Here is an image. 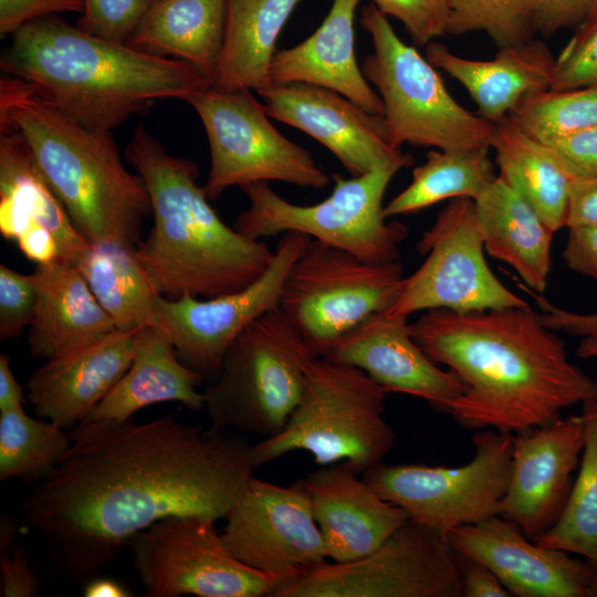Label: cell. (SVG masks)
<instances>
[{
	"label": "cell",
	"mask_w": 597,
	"mask_h": 597,
	"mask_svg": "<svg viewBox=\"0 0 597 597\" xmlns=\"http://www.w3.org/2000/svg\"><path fill=\"white\" fill-rule=\"evenodd\" d=\"M546 145L553 149L573 180L597 177V126Z\"/></svg>",
	"instance_id": "obj_43"
},
{
	"label": "cell",
	"mask_w": 597,
	"mask_h": 597,
	"mask_svg": "<svg viewBox=\"0 0 597 597\" xmlns=\"http://www.w3.org/2000/svg\"><path fill=\"white\" fill-rule=\"evenodd\" d=\"M71 444L72 438L62 427L33 418L24 408L0 411V480L41 482Z\"/></svg>",
	"instance_id": "obj_36"
},
{
	"label": "cell",
	"mask_w": 597,
	"mask_h": 597,
	"mask_svg": "<svg viewBox=\"0 0 597 597\" xmlns=\"http://www.w3.org/2000/svg\"><path fill=\"white\" fill-rule=\"evenodd\" d=\"M408 324L406 317L373 314L342 335L322 357L362 369L387 392L411 395L448 413L465 386L422 350Z\"/></svg>",
	"instance_id": "obj_21"
},
{
	"label": "cell",
	"mask_w": 597,
	"mask_h": 597,
	"mask_svg": "<svg viewBox=\"0 0 597 597\" xmlns=\"http://www.w3.org/2000/svg\"><path fill=\"white\" fill-rule=\"evenodd\" d=\"M0 67L65 116L103 132L158 100L187 102L212 86L209 75L186 61L93 35L51 15L12 34Z\"/></svg>",
	"instance_id": "obj_3"
},
{
	"label": "cell",
	"mask_w": 597,
	"mask_h": 597,
	"mask_svg": "<svg viewBox=\"0 0 597 597\" xmlns=\"http://www.w3.org/2000/svg\"><path fill=\"white\" fill-rule=\"evenodd\" d=\"M21 252L36 264H44L60 258V251L53 234L44 226L33 220L17 238Z\"/></svg>",
	"instance_id": "obj_51"
},
{
	"label": "cell",
	"mask_w": 597,
	"mask_h": 597,
	"mask_svg": "<svg viewBox=\"0 0 597 597\" xmlns=\"http://www.w3.org/2000/svg\"><path fill=\"white\" fill-rule=\"evenodd\" d=\"M84 0H0V35L14 34L25 23L53 13H82Z\"/></svg>",
	"instance_id": "obj_45"
},
{
	"label": "cell",
	"mask_w": 597,
	"mask_h": 597,
	"mask_svg": "<svg viewBox=\"0 0 597 597\" xmlns=\"http://www.w3.org/2000/svg\"><path fill=\"white\" fill-rule=\"evenodd\" d=\"M256 93L271 118L320 142L352 177L413 164L410 154L390 144L383 116L335 91L306 83H269Z\"/></svg>",
	"instance_id": "obj_18"
},
{
	"label": "cell",
	"mask_w": 597,
	"mask_h": 597,
	"mask_svg": "<svg viewBox=\"0 0 597 597\" xmlns=\"http://www.w3.org/2000/svg\"><path fill=\"white\" fill-rule=\"evenodd\" d=\"M417 250L426 260L404 279L397 301L384 312L387 316L408 318L437 308L458 313L531 308L488 265L474 200L451 199L423 232Z\"/></svg>",
	"instance_id": "obj_14"
},
{
	"label": "cell",
	"mask_w": 597,
	"mask_h": 597,
	"mask_svg": "<svg viewBox=\"0 0 597 597\" xmlns=\"http://www.w3.org/2000/svg\"><path fill=\"white\" fill-rule=\"evenodd\" d=\"M75 264L118 331L156 326L161 295L135 249L112 242L91 243Z\"/></svg>",
	"instance_id": "obj_32"
},
{
	"label": "cell",
	"mask_w": 597,
	"mask_h": 597,
	"mask_svg": "<svg viewBox=\"0 0 597 597\" xmlns=\"http://www.w3.org/2000/svg\"><path fill=\"white\" fill-rule=\"evenodd\" d=\"M55 470L23 500L25 524L75 585L100 576L129 540L172 515L226 519L254 476L243 433L180 422H83Z\"/></svg>",
	"instance_id": "obj_1"
},
{
	"label": "cell",
	"mask_w": 597,
	"mask_h": 597,
	"mask_svg": "<svg viewBox=\"0 0 597 597\" xmlns=\"http://www.w3.org/2000/svg\"><path fill=\"white\" fill-rule=\"evenodd\" d=\"M410 335L465 390L449 415L462 427L516 434L553 423L565 408L597 399V381L531 308L430 310Z\"/></svg>",
	"instance_id": "obj_2"
},
{
	"label": "cell",
	"mask_w": 597,
	"mask_h": 597,
	"mask_svg": "<svg viewBox=\"0 0 597 597\" xmlns=\"http://www.w3.org/2000/svg\"><path fill=\"white\" fill-rule=\"evenodd\" d=\"M226 520V546L256 570L283 578L327 561L310 498L297 481L285 486L253 476Z\"/></svg>",
	"instance_id": "obj_17"
},
{
	"label": "cell",
	"mask_w": 597,
	"mask_h": 597,
	"mask_svg": "<svg viewBox=\"0 0 597 597\" xmlns=\"http://www.w3.org/2000/svg\"><path fill=\"white\" fill-rule=\"evenodd\" d=\"M386 17H392L405 27L417 46H426L447 33L449 0H373Z\"/></svg>",
	"instance_id": "obj_41"
},
{
	"label": "cell",
	"mask_w": 597,
	"mask_h": 597,
	"mask_svg": "<svg viewBox=\"0 0 597 597\" xmlns=\"http://www.w3.org/2000/svg\"><path fill=\"white\" fill-rule=\"evenodd\" d=\"M588 86H597V14L578 27L558 57H555L549 90Z\"/></svg>",
	"instance_id": "obj_39"
},
{
	"label": "cell",
	"mask_w": 597,
	"mask_h": 597,
	"mask_svg": "<svg viewBox=\"0 0 597 597\" xmlns=\"http://www.w3.org/2000/svg\"><path fill=\"white\" fill-rule=\"evenodd\" d=\"M18 532L19 528L17 522L8 515H2L0 521V554L10 549Z\"/></svg>",
	"instance_id": "obj_54"
},
{
	"label": "cell",
	"mask_w": 597,
	"mask_h": 597,
	"mask_svg": "<svg viewBox=\"0 0 597 597\" xmlns=\"http://www.w3.org/2000/svg\"><path fill=\"white\" fill-rule=\"evenodd\" d=\"M202 380L181 362L159 327H143L128 370L83 422L122 423L136 411L164 401L199 411L205 407L203 394L197 389Z\"/></svg>",
	"instance_id": "obj_27"
},
{
	"label": "cell",
	"mask_w": 597,
	"mask_h": 597,
	"mask_svg": "<svg viewBox=\"0 0 597 597\" xmlns=\"http://www.w3.org/2000/svg\"><path fill=\"white\" fill-rule=\"evenodd\" d=\"M30 276L38 293L28 335L32 356H67L117 331L72 261L57 258L38 264Z\"/></svg>",
	"instance_id": "obj_24"
},
{
	"label": "cell",
	"mask_w": 597,
	"mask_h": 597,
	"mask_svg": "<svg viewBox=\"0 0 597 597\" xmlns=\"http://www.w3.org/2000/svg\"><path fill=\"white\" fill-rule=\"evenodd\" d=\"M301 1L227 0L223 42L212 87L256 92L268 85L276 40Z\"/></svg>",
	"instance_id": "obj_29"
},
{
	"label": "cell",
	"mask_w": 597,
	"mask_h": 597,
	"mask_svg": "<svg viewBox=\"0 0 597 597\" xmlns=\"http://www.w3.org/2000/svg\"><path fill=\"white\" fill-rule=\"evenodd\" d=\"M459 558L462 597H513L496 575L486 566L460 554Z\"/></svg>",
	"instance_id": "obj_49"
},
{
	"label": "cell",
	"mask_w": 597,
	"mask_h": 597,
	"mask_svg": "<svg viewBox=\"0 0 597 597\" xmlns=\"http://www.w3.org/2000/svg\"><path fill=\"white\" fill-rule=\"evenodd\" d=\"M153 1L84 0L78 28L109 41L127 43Z\"/></svg>",
	"instance_id": "obj_40"
},
{
	"label": "cell",
	"mask_w": 597,
	"mask_h": 597,
	"mask_svg": "<svg viewBox=\"0 0 597 597\" xmlns=\"http://www.w3.org/2000/svg\"><path fill=\"white\" fill-rule=\"evenodd\" d=\"M597 14V0H536L535 31L551 36L565 28L579 27Z\"/></svg>",
	"instance_id": "obj_44"
},
{
	"label": "cell",
	"mask_w": 597,
	"mask_h": 597,
	"mask_svg": "<svg viewBox=\"0 0 597 597\" xmlns=\"http://www.w3.org/2000/svg\"><path fill=\"white\" fill-rule=\"evenodd\" d=\"M507 118L530 137L552 143L597 126V86L534 92Z\"/></svg>",
	"instance_id": "obj_37"
},
{
	"label": "cell",
	"mask_w": 597,
	"mask_h": 597,
	"mask_svg": "<svg viewBox=\"0 0 597 597\" xmlns=\"http://www.w3.org/2000/svg\"><path fill=\"white\" fill-rule=\"evenodd\" d=\"M0 583L2 597H32L38 594L40 582L29 566L23 546L12 545L0 554Z\"/></svg>",
	"instance_id": "obj_47"
},
{
	"label": "cell",
	"mask_w": 597,
	"mask_h": 597,
	"mask_svg": "<svg viewBox=\"0 0 597 597\" xmlns=\"http://www.w3.org/2000/svg\"><path fill=\"white\" fill-rule=\"evenodd\" d=\"M580 413L585 420V446L578 473L557 522L533 541L597 565V399L583 404Z\"/></svg>",
	"instance_id": "obj_35"
},
{
	"label": "cell",
	"mask_w": 597,
	"mask_h": 597,
	"mask_svg": "<svg viewBox=\"0 0 597 597\" xmlns=\"http://www.w3.org/2000/svg\"><path fill=\"white\" fill-rule=\"evenodd\" d=\"M362 0H333L322 24L295 46L275 52L270 83H306L335 91L365 111L383 116L380 96L355 55V13Z\"/></svg>",
	"instance_id": "obj_25"
},
{
	"label": "cell",
	"mask_w": 597,
	"mask_h": 597,
	"mask_svg": "<svg viewBox=\"0 0 597 597\" xmlns=\"http://www.w3.org/2000/svg\"><path fill=\"white\" fill-rule=\"evenodd\" d=\"M426 57L457 80L470 94L478 114L496 124L528 94L548 90L555 57L545 43L536 40L500 48L492 60L459 56L446 45L432 41Z\"/></svg>",
	"instance_id": "obj_26"
},
{
	"label": "cell",
	"mask_w": 597,
	"mask_h": 597,
	"mask_svg": "<svg viewBox=\"0 0 597 597\" xmlns=\"http://www.w3.org/2000/svg\"><path fill=\"white\" fill-rule=\"evenodd\" d=\"M85 597H127L132 594L118 582L100 576L88 580L83 588Z\"/></svg>",
	"instance_id": "obj_53"
},
{
	"label": "cell",
	"mask_w": 597,
	"mask_h": 597,
	"mask_svg": "<svg viewBox=\"0 0 597 597\" xmlns=\"http://www.w3.org/2000/svg\"><path fill=\"white\" fill-rule=\"evenodd\" d=\"M562 252L565 264L574 272L597 280V226L567 228Z\"/></svg>",
	"instance_id": "obj_48"
},
{
	"label": "cell",
	"mask_w": 597,
	"mask_h": 597,
	"mask_svg": "<svg viewBox=\"0 0 597 597\" xmlns=\"http://www.w3.org/2000/svg\"><path fill=\"white\" fill-rule=\"evenodd\" d=\"M577 355L582 358H597V336L583 337L577 347Z\"/></svg>",
	"instance_id": "obj_55"
},
{
	"label": "cell",
	"mask_w": 597,
	"mask_h": 597,
	"mask_svg": "<svg viewBox=\"0 0 597 597\" xmlns=\"http://www.w3.org/2000/svg\"><path fill=\"white\" fill-rule=\"evenodd\" d=\"M227 0H154L127 44L172 55L213 78L222 48Z\"/></svg>",
	"instance_id": "obj_30"
},
{
	"label": "cell",
	"mask_w": 597,
	"mask_h": 597,
	"mask_svg": "<svg viewBox=\"0 0 597 597\" xmlns=\"http://www.w3.org/2000/svg\"><path fill=\"white\" fill-rule=\"evenodd\" d=\"M19 130L75 229L91 243L135 249L150 198L125 167L111 132L82 126L45 103L24 81L0 80V130Z\"/></svg>",
	"instance_id": "obj_5"
},
{
	"label": "cell",
	"mask_w": 597,
	"mask_h": 597,
	"mask_svg": "<svg viewBox=\"0 0 597 597\" xmlns=\"http://www.w3.org/2000/svg\"><path fill=\"white\" fill-rule=\"evenodd\" d=\"M312 238L283 233L268 270L247 287L200 300L160 296L157 324L171 341L179 358L211 383L219 376L224 356L240 333L266 312L279 307L286 275Z\"/></svg>",
	"instance_id": "obj_16"
},
{
	"label": "cell",
	"mask_w": 597,
	"mask_h": 597,
	"mask_svg": "<svg viewBox=\"0 0 597 597\" xmlns=\"http://www.w3.org/2000/svg\"><path fill=\"white\" fill-rule=\"evenodd\" d=\"M491 147L501 176L557 232L566 228L573 178L553 149L505 117L494 124Z\"/></svg>",
	"instance_id": "obj_31"
},
{
	"label": "cell",
	"mask_w": 597,
	"mask_h": 597,
	"mask_svg": "<svg viewBox=\"0 0 597 597\" xmlns=\"http://www.w3.org/2000/svg\"><path fill=\"white\" fill-rule=\"evenodd\" d=\"M387 394L357 367L314 358L285 427L251 446L254 465L305 451L320 467L345 460L364 473L381 462L396 442V433L384 417Z\"/></svg>",
	"instance_id": "obj_6"
},
{
	"label": "cell",
	"mask_w": 597,
	"mask_h": 597,
	"mask_svg": "<svg viewBox=\"0 0 597 597\" xmlns=\"http://www.w3.org/2000/svg\"><path fill=\"white\" fill-rule=\"evenodd\" d=\"M594 565L593 582L589 590V597H597V565Z\"/></svg>",
	"instance_id": "obj_56"
},
{
	"label": "cell",
	"mask_w": 597,
	"mask_h": 597,
	"mask_svg": "<svg viewBox=\"0 0 597 597\" xmlns=\"http://www.w3.org/2000/svg\"><path fill=\"white\" fill-rule=\"evenodd\" d=\"M574 226H597V177L572 181L566 228Z\"/></svg>",
	"instance_id": "obj_50"
},
{
	"label": "cell",
	"mask_w": 597,
	"mask_h": 597,
	"mask_svg": "<svg viewBox=\"0 0 597 597\" xmlns=\"http://www.w3.org/2000/svg\"><path fill=\"white\" fill-rule=\"evenodd\" d=\"M38 293L30 274L0 265V339L19 337L30 326Z\"/></svg>",
	"instance_id": "obj_42"
},
{
	"label": "cell",
	"mask_w": 597,
	"mask_h": 597,
	"mask_svg": "<svg viewBox=\"0 0 597 597\" xmlns=\"http://www.w3.org/2000/svg\"><path fill=\"white\" fill-rule=\"evenodd\" d=\"M139 329H117L35 369L27 380V397L34 413L63 429L85 421L128 370Z\"/></svg>",
	"instance_id": "obj_23"
},
{
	"label": "cell",
	"mask_w": 597,
	"mask_h": 597,
	"mask_svg": "<svg viewBox=\"0 0 597 597\" xmlns=\"http://www.w3.org/2000/svg\"><path fill=\"white\" fill-rule=\"evenodd\" d=\"M447 33L484 32L500 48L533 39L536 0H449Z\"/></svg>",
	"instance_id": "obj_38"
},
{
	"label": "cell",
	"mask_w": 597,
	"mask_h": 597,
	"mask_svg": "<svg viewBox=\"0 0 597 597\" xmlns=\"http://www.w3.org/2000/svg\"><path fill=\"white\" fill-rule=\"evenodd\" d=\"M453 548L491 569L512 596L589 597L594 565L544 547L500 515L449 533Z\"/></svg>",
	"instance_id": "obj_20"
},
{
	"label": "cell",
	"mask_w": 597,
	"mask_h": 597,
	"mask_svg": "<svg viewBox=\"0 0 597 597\" xmlns=\"http://www.w3.org/2000/svg\"><path fill=\"white\" fill-rule=\"evenodd\" d=\"M404 266L370 263L313 240L292 264L279 307L317 357L346 332L397 301Z\"/></svg>",
	"instance_id": "obj_11"
},
{
	"label": "cell",
	"mask_w": 597,
	"mask_h": 597,
	"mask_svg": "<svg viewBox=\"0 0 597 597\" xmlns=\"http://www.w3.org/2000/svg\"><path fill=\"white\" fill-rule=\"evenodd\" d=\"M125 158L147 187L154 217L135 254L161 296L216 297L247 287L268 270L274 251L221 220L197 185L196 163L169 155L143 125Z\"/></svg>",
	"instance_id": "obj_4"
},
{
	"label": "cell",
	"mask_w": 597,
	"mask_h": 597,
	"mask_svg": "<svg viewBox=\"0 0 597 597\" xmlns=\"http://www.w3.org/2000/svg\"><path fill=\"white\" fill-rule=\"evenodd\" d=\"M271 597H462L460 558L447 534L408 520L365 556L281 578Z\"/></svg>",
	"instance_id": "obj_10"
},
{
	"label": "cell",
	"mask_w": 597,
	"mask_h": 597,
	"mask_svg": "<svg viewBox=\"0 0 597 597\" xmlns=\"http://www.w3.org/2000/svg\"><path fill=\"white\" fill-rule=\"evenodd\" d=\"M23 387L18 383L9 356L0 355V411L23 408Z\"/></svg>",
	"instance_id": "obj_52"
},
{
	"label": "cell",
	"mask_w": 597,
	"mask_h": 597,
	"mask_svg": "<svg viewBox=\"0 0 597 597\" xmlns=\"http://www.w3.org/2000/svg\"><path fill=\"white\" fill-rule=\"evenodd\" d=\"M359 21L374 46L362 71L381 98L394 147L410 144L442 150L491 148L495 125L461 106L436 67L396 34L374 3L363 7Z\"/></svg>",
	"instance_id": "obj_8"
},
{
	"label": "cell",
	"mask_w": 597,
	"mask_h": 597,
	"mask_svg": "<svg viewBox=\"0 0 597 597\" xmlns=\"http://www.w3.org/2000/svg\"><path fill=\"white\" fill-rule=\"evenodd\" d=\"M514 434L478 430L474 454L457 468L379 462L363 473L385 500L409 520L447 535L453 530L498 515L512 463Z\"/></svg>",
	"instance_id": "obj_13"
},
{
	"label": "cell",
	"mask_w": 597,
	"mask_h": 597,
	"mask_svg": "<svg viewBox=\"0 0 597 597\" xmlns=\"http://www.w3.org/2000/svg\"><path fill=\"white\" fill-rule=\"evenodd\" d=\"M317 356L280 307L247 326L229 347L216 380L202 391L210 427L271 437L303 392Z\"/></svg>",
	"instance_id": "obj_7"
},
{
	"label": "cell",
	"mask_w": 597,
	"mask_h": 597,
	"mask_svg": "<svg viewBox=\"0 0 597 597\" xmlns=\"http://www.w3.org/2000/svg\"><path fill=\"white\" fill-rule=\"evenodd\" d=\"M485 251L543 294L552 266L554 231L501 176L474 200Z\"/></svg>",
	"instance_id": "obj_28"
},
{
	"label": "cell",
	"mask_w": 597,
	"mask_h": 597,
	"mask_svg": "<svg viewBox=\"0 0 597 597\" xmlns=\"http://www.w3.org/2000/svg\"><path fill=\"white\" fill-rule=\"evenodd\" d=\"M584 446L582 413L514 434L509 484L498 515L532 540L549 530L566 505Z\"/></svg>",
	"instance_id": "obj_19"
},
{
	"label": "cell",
	"mask_w": 597,
	"mask_h": 597,
	"mask_svg": "<svg viewBox=\"0 0 597 597\" xmlns=\"http://www.w3.org/2000/svg\"><path fill=\"white\" fill-rule=\"evenodd\" d=\"M209 142L211 166L203 190L218 200L232 186L282 181L322 189L332 177L311 153L282 135L251 90L214 87L191 96Z\"/></svg>",
	"instance_id": "obj_12"
},
{
	"label": "cell",
	"mask_w": 597,
	"mask_h": 597,
	"mask_svg": "<svg viewBox=\"0 0 597 597\" xmlns=\"http://www.w3.org/2000/svg\"><path fill=\"white\" fill-rule=\"evenodd\" d=\"M358 475L344 460L296 480L310 498L327 558L336 563L367 555L409 520Z\"/></svg>",
	"instance_id": "obj_22"
},
{
	"label": "cell",
	"mask_w": 597,
	"mask_h": 597,
	"mask_svg": "<svg viewBox=\"0 0 597 597\" xmlns=\"http://www.w3.org/2000/svg\"><path fill=\"white\" fill-rule=\"evenodd\" d=\"M214 520L172 515L128 542L147 596L271 597L281 577L240 562L226 546Z\"/></svg>",
	"instance_id": "obj_15"
},
{
	"label": "cell",
	"mask_w": 597,
	"mask_h": 597,
	"mask_svg": "<svg viewBox=\"0 0 597 597\" xmlns=\"http://www.w3.org/2000/svg\"><path fill=\"white\" fill-rule=\"evenodd\" d=\"M0 197L17 202L50 230L60 258L76 263L90 247L91 242L75 229L17 129L2 132L0 137Z\"/></svg>",
	"instance_id": "obj_33"
},
{
	"label": "cell",
	"mask_w": 597,
	"mask_h": 597,
	"mask_svg": "<svg viewBox=\"0 0 597 597\" xmlns=\"http://www.w3.org/2000/svg\"><path fill=\"white\" fill-rule=\"evenodd\" d=\"M399 170L385 167L352 178L335 174L332 193L312 206L285 200L269 182L244 185L240 188L249 199V207L238 214L232 227L258 240L298 232L370 263L397 261L408 229L400 221H386L383 200Z\"/></svg>",
	"instance_id": "obj_9"
},
{
	"label": "cell",
	"mask_w": 597,
	"mask_h": 597,
	"mask_svg": "<svg viewBox=\"0 0 597 597\" xmlns=\"http://www.w3.org/2000/svg\"><path fill=\"white\" fill-rule=\"evenodd\" d=\"M490 147L432 149L411 182L384 208L386 218L417 213L440 201L479 198L496 179Z\"/></svg>",
	"instance_id": "obj_34"
},
{
	"label": "cell",
	"mask_w": 597,
	"mask_h": 597,
	"mask_svg": "<svg viewBox=\"0 0 597 597\" xmlns=\"http://www.w3.org/2000/svg\"><path fill=\"white\" fill-rule=\"evenodd\" d=\"M517 286L535 301L541 310L538 317L546 327L573 336H597V312H570L554 305L543 294L532 291L520 281Z\"/></svg>",
	"instance_id": "obj_46"
}]
</instances>
